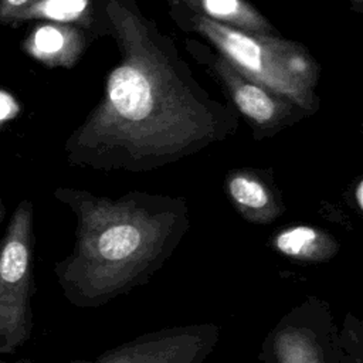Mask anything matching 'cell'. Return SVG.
I'll return each mask as SVG.
<instances>
[{
    "label": "cell",
    "mask_w": 363,
    "mask_h": 363,
    "mask_svg": "<svg viewBox=\"0 0 363 363\" xmlns=\"http://www.w3.org/2000/svg\"><path fill=\"white\" fill-rule=\"evenodd\" d=\"M106 14L122 57L84 132L133 143H174L204 130L210 118L204 95L182 74L155 28L118 0L108 1Z\"/></svg>",
    "instance_id": "obj_1"
},
{
    "label": "cell",
    "mask_w": 363,
    "mask_h": 363,
    "mask_svg": "<svg viewBox=\"0 0 363 363\" xmlns=\"http://www.w3.org/2000/svg\"><path fill=\"white\" fill-rule=\"evenodd\" d=\"M191 24L241 74L292 104L312 105L318 65L302 45L274 34L233 28L199 13Z\"/></svg>",
    "instance_id": "obj_2"
},
{
    "label": "cell",
    "mask_w": 363,
    "mask_h": 363,
    "mask_svg": "<svg viewBox=\"0 0 363 363\" xmlns=\"http://www.w3.org/2000/svg\"><path fill=\"white\" fill-rule=\"evenodd\" d=\"M33 207L21 200L0 238V356L13 354L31 332Z\"/></svg>",
    "instance_id": "obj_3"
},
{
    "label": "cell",
    "mask_w": 363,
    "mask_h": 363,
    "mask_svg": "<svg viewBox=\"0 0 363 363\" xmlns=\"http://www.w3.org/2000/svg\"><path fill=\"white\" fill-rule=\"evenodd\" d=\"M23 48L50 68H71L85 48V35L75 24L44 21L30 31Z\"/></svg>",
    "instance_id": "obj_4"
},
{
    "label": "cell",
    "mask_w": 363,
    "mask_h": 363,
    "mask_svg": "<svg viewBox=\"0 0 363 363\" xmlns=\"http://www.w3.org/2000/svg\"><path fill=\"white\" fill-rule=\"evenodd\" d=\"M214 68L238 109L255 123H272L285 112V104H282L284 98L241 74L223 55L216 60Z\"/></svg>",
    "instance_id": "obj_5"
},
{
    "label": "cell",
    "mask_w": 363,
    "mask_h": 363,
    "mask_svg": "<svg viewBox=\"0 0 363 363\" xmlns=\"http://www.w3.org/2000/svg\"><path fill=\"white\" fill-rule=\"evenodd\" d=\"M199 14L214 21L255 34H272L268 20L245 0H183Z\"/></svg>",
    "instance_id": "obj_6"
},
{
    "label": "cell",
    "mask_w": 363,
    "mask_h": 363,
    "mask_svg": "<svg viewBox=\"0 0 363 363\" xmlns=\"http://www.w3.org/2000/svg\"><path fill=\"white\" fill-rule=\"evenodd\" d=\"M91 16V0H38L21 11L11 24L28 20H44L89 26L92 21Z\"/></svg>",
    "instance_id": "obj_7"
},
{
    "label": "cell",
    "mask_w": 363,
    "mask_h": 363,
    "mask_svg": "<svg viewBox=\"0 0 363 363\" xmlns=\"http://www.w3.org/2000/svg\"><path fill=\"white\" fill-rule=\"evenodd\" d=\"M140 234L133 225L119 224L102 233L98 248L106 259H122L138 248Z\"/></svg>",
    "instance_id": "obj_8"
},
{
    "label": "cell",
    "mask_w": 363,
    "mask_h": 363,
    "mask_svg": "<svg viewBox=\"0 0 363 363\" xmlns=\"http://www.w3.org/2000/svg\"><path fill=\"white\" fill-rule=\"evenodd\" d=\"M230 191L233 197L242 206L259 208L267 203V194L264 189L245 177H234L230 182Z\"/></svg>",
    "instance_id": "obj_9"
},
{
    "label": "cell",
    "mask_w": 363,
    "mask_h": 363,
    "mask_svg": "<svg viewBox=\"0 0 363 363\" xmlns=\"http://www.w3.org/2000/svg\"><path fill=\"white\" fill-rule=\"evenodd\" d=\"M315 238H316V234L313 230H311L308 227H296L294 230L282 233L277 238V247L284 254L298 255L306 247H309Z\"/></svg>",
    "instance_id": "obj_10"
},
{
    "label": "cell",
    "mask_w": 363,
    "mask_h": 363,
    "mask_svg": "<svg viewBox=\"0 0 363 363\" xmlns=\"http://www.w3.org/2000/svg\"><path fill=\"white\" fill-rule=\"evenodd\" d=\"M38 0H0V23L11 24L13 20Z\"/></svg>",
    "instance_id": "obj_11"
},
{
    "label": "cell",
    "mask_w": 363,
    "mask_h": 363,
    "mask_svg": "<svg viewBox=\"0 0 363 363\" xmlns=\"http://www.w3.org/2000/svg\"><path fill=\"white\" fill-rule=\"evenodd\" d=\"M18 112L16 101L6 92L0 91V123L13 118Z\"/></svg>",
    "instance_id": "obj_12"
},
{
    "label": "cell",
    "mask_w": 363,
    "mask_h": 363,
    "mask_svg": "<svg viewBox=\"0 0 363 363\" xmlns=\"http://www.w3.org/2000/svg\"><path fill=\"white\" fill-rule=\"evenodd\" d=\"M6 218V204L3 201V197L0 196V224L4 221Z\"/></svg>",
    "instance_id": "obj_13"
},
{
    "label": "cell",
    "mask_w": 363,
    "mask_h": 363,
    "mask_svg": "<svg viewBox=\"0 0 363 363\" xmlns=\"http://www.w3.org/2000/svg\"><path fill=\"white\" fill-rule=\"evenodd\" d=\"M363 184L360 183L359 184V187H357V191H356V197H357V203H359V206L362 207L363 206Z\"/></svg>",
    "instance_id": "obj_14"
},
{
    "label": "cell",
    "mask_w": 363,
    "mask_h": 363,
    "mask_svg": "<svg viewBox=\"0 0 363 363\" xmlns=\"http://www.w3.org/2000/svg\"><path fill=\"white\" fill-rule=\"evenodd\" d=\"M350 1H354V3H362V0H350Z\"/></svg>",
    "instance_id": "obj_15"
},
{
    "label": "cell",
    "mask_w": 363,
    "mask_h": 363,
    "mask_svg": "<svg viewBox=\"0 0 363 363\" xmlns=\"http://www.w3.org/2000/svg\"><path fill=\"white\" fill-rule=\"evenodd\" d=\"M0 363H7V362H4V360H1V359H0Z\"/></svg>",
    "instance_id": "obj_16"
}]
</instances>
